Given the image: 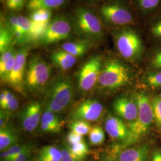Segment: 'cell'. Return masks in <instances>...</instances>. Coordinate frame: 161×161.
Returning a JSON list of instances; mask_svg holds the SVG:
<instances>
[{"label":"cell","mask_w":161,"mask_h":161,"mask_svg":"<svg viewBox=\"0 0 161 161\" xmlns=\"http://www.w3.org/2000/svg\"><path fill=\"white\" fill-rule=\"evenodd\" d=\"M74 96V87L68 77L60 76L54 80L45 88L44 101L45 109L54 113L65 109Z\"/></svg>","instance_id":"obj_1"},{"label":"cell","mask_w":161,"mask_h":161,"mask_svg":"<svg viewBox=\"0 0 161 161\" xmlns=\"http://www.w3.org/2000/svg\"><path fill=\"white\" fill-rule=\"evenodd\" d=\"M134 99L138 106V116L135 121L128 125L132 136V144L144 137L154 121L152 103L149 97L144 93L138 92L136 94Z\"/></svg>","instance_id":"obj_2"},{"label":"cell","mask_w":161,"mask_h":161,"mask_svg":"<svg viewBox=\"0 0 161 161\" xmlns=\"http://www.w3.org/2000/svg\"><path fill=\"white\" fill-rule=\"evenodd\" d=\"M131 80V74L127 67L117 60L109 61L101 70L98 79L99 86L115 89L127 84Z\"/></svg>","instance_id":"obj_3"},{"label":"cell","mask_w":161,"mask_h":161,"mask_svg":"<svg viewBox=\"0 0 161 161\" xmlns=\"http://www.w3.org/2000/svg\"><path fill=\"white\" fill-rule=\"evenodd\" d=\"M52 74L50 66L41 58L35 57L29 62L25 78V88L29 92H38L48 85Z\"/></svg>","instance_id":"obj_4"},{"label":"cell","mask_w":161,"mask_h":161,"mask_svg":"<svg viewBox=\"0 0 161 161\" xmlns=\"http://www.w3.org/2000/svg\"><path fill=\"white\" fill-rule=\"evenodd\" d=\"M75 26L78 32L87 38L96 39L103 35L102 23L93 12L79 8L75 12Z\"/></svg>","instance_id":"obj_5"},{"label":"cell","mask_w":161,"mask_h":161,"mask_svg":"<svg viewBox=\"0 0 161 161\" xmlns=\"http://www.w3.org/2000/svg\"><path fill=\"white\" fill-rule=\"evenodd\" d=\"M116 45L121 56L129 60L138 58L143 49L139 36L132 31H122L118 35Z\"/></svg>","instance_id":"obj_6"},{"label":"cell","mask_w":161,"mask_h":161,"mask_svg":"<svg viewBox=\"0 0 161 161\" xmlns=\"http://www.w3.org/2000/svg\"><path fill=\"white\" fill-rule=\"evenodd\" d=\"M104 127L110 138L117 143L116 147L126 148L132 144L128 126L118 116L109 115L106 119Z\"/></svg>","instance_id":"obj_7"},{"label":"cell","mask_w":161,"mask_h":161,"mask_svg":"<svg viewBox=\"0 0 161 161\" xmlns=\"http://www.w3.org/2000/svg\"><path fill=\"white\" fill-rule=\"evenodd\" d=\"M102 58L99 56L91 58L79 71L78 76V88L83 92L91 90L97 83L101 72Z\"/></svg>","instance_id":"obj_8"},{"label":"cell","mask_w":161,"mask_h":161,"mask_svg":"<svg viewBox=\"0 0 161 161\" xmlns=\"http://www.w3.org/2000/svg\"><path fill=\"white\" fill-rule=\"evenodd\" d=\"M104 112L103 105L95 99H87L81 102L70 115L71 121L94 122L101 119Z\"/></svg>","instance_id":"obj_9"},{"label":"cell","mask_w":161,"mask_h":161,"mask_svg":"<svg viewBox=\"0 0 161 161\" xmlns=\"http://www.w3.org/2000/svg\"><path fill=\"white\" fill-rule=\"evenodd\" d=\"M29 52L26 48L17 51L16 61L11 72L4 82L17 92L23 94L25 90V72Z\"/></svg>","instance_id":"obj_10"},{"label":"cell","mask_w":161,"mask_h":161,"mask_svg":"<svg viewBox=\"0 0 161 161\" xmlns=\"http://www.w3.org/2000/svg\"><path fill=\"white\" fill-rule=\"evenodd\" d=\"M71 32L69 22L64 19L58 17L50 21L40 41L43 44H50L66 39Z\"/></svg>","instance_id":"obj_11"},{"label":"cell","mask_w":161,"mask_h":161,"mask_svg":"<svg viewBox=\"0 0 161 161\" xmlns=\"http://www.w3.org/2000/svg\"><path fill=\"white\" fill-rule=\"evenodd\" d=\"M110 153L117 161H149L150 148L147 144L126 148L115 147Z\"/></svg>","instance_id":"obj_12"},{"label":"cell","mask_w":161,"mask_h":161,"mask_svg":"<svg viewBox=\"0 0 161 161\" xmlns=\"http://www.w3.org/2000/svg\"><path fill=\"white\" fill-rule=\"evenodd\" d=\"M113 109L115 115L128 123L134 122L138 116V106L135 99L126 96L116 98L113 103Z\"/></svg>","instance_id":"obj_13"},{"label":"cell","mask_w":161,"mask_h":161,"mask_svg":"<svg viewBox=\"0 0 161 161\" xmlns=\"http://www.w3.org/2000/svg\"><path fill=\"white\" fill-rule=\"evenodd\" d=\"M42 104L40 102L28 104L20 114V123L23 130L27 132L34 131L38 125L42 114Z\"/></svg>","instance_id":"obj_14"},{"label":"cell","mask_w":161,"mask_h":161,"mask_svg":"<svg viewBox=\"0 0 161 161\" xmlns=\"http://www.w3.org/2000/svg\"><path fill=\"white\" fill-rule=\"evenodd\" d=\"M101 14L104 19L110 23L124 25L131 23L133 17L128 10L118 4H109L102 7Z\"/></svg>","instance_id":"obj_15"},{"label":"cell","mask_w":161,"mask_h":161,"mask_svg":"<svg viewBox=\"0 0 161 161\" xmlns=\"http://www.w3.org/2000/svg\"><path fill=\"white\" fill-rule=\"evenodd\" d=\"M56 113L45 109L41 118V130L42 132L57 133L62 130V124Z\"/></svg>","instance_id":"obj_16"},{"label":"cell","mask_w":161,"mask_h":161,"mask_svg":"<svg viewBox=\"0 0 161 161\" xmlns=\"http://www.w3.org/2000/svg\"><path fill=\"white\" fill-rule=\"evenodd\" d=\"M53 63L64 70L71 68L76 62V58L68 53L61 50L54 51L51 56Z\"/></svg>","instance_id":"obj_17"},{"label":"cell","mask_w":161,"mask_h":161,"mask_svg":"<svg viewBox=\"0 0 161 161\" xmlns=\"http://www.w3.org/2000/svg\"><path fill=\"white\" fill-rule=\"evenodd\" d=\"M17 133L10 127L5 126L0 129V150L7 149L17 142Z\"/></svg>","instance_id":"obj_18"},{"label":"cell","mask_w":161,"mask_h":161,"mask_svg":"<svg viewBox=\"0 0 161 161\" xmlns=\"http://www.w3.org/2000/svg\"><path fill=\"white\" fill-rule=\"evenodd\" d=\"M65 1L66 0H29L27 7L33 12L40 9L50 10L61 7Z\"/></svg>","instance_id":"obj_19"},{"label":"cell","mask_w":161,"mask_h":161,"mask_svg":"<svg viewBox=\"0 0 161 161\" xmlns=\"http://www.w3.org/2000/svg\"><path fill=\"white\" fill-rule=\"evenodd\" d=\"M88 45L84 42H69L62 46V49L75 57H80L86 53Z\"/></svg>","instance_id":"obj_20"},{"label":"cell","mask_w":161,"mask_h":161,"mask_svg":"<svg viewBox=\"0 0 161 161\" xmlns=\"http://www.w3.org/2000/svg\"><path fill=\"white\" fill-rule=\"evenodd\" d=\"M13 34L8 26L2 23L0 29V53L1 54L6 52L12 46Z\"/></svg>","instance_id":"obj_21"},{"label":"cell","mask_w":161,"mask_h":161,"mask_svg":"<svg viewBox=\"0 0 161 161\" xmlns=\"http://www.w3.org/2000/svg\"><path fill=\"white\" fill-rule=\"evenodd\" d=\"M105 138V133L102 127L98 125L92 127L88 133L89 142L91 145H100L104 142Z\"/></svg>","instance_id":"obj_22"},{"label":"cell","mask_w":161,"mask_h":161,"mask_svg":"<svg viewBox=\"0 0 161 161\" xmlns=\"http://www.w3.org/2000/svg\"><path fill=\"white\" fill-rule=\"evenodd\" d=\"M151 103L156 125L158 130L161 131V94L153 98Z\"/></svg>","instance_id":"obj_23"},{"label":"cell","mask_w":161,"mask_h":161,"mask_svg":"<svg viewBox=\"0 0 161 161\" xmlns=\"http://www.w3.org/2000/svg\"><path fill=\"white\" fill-rule=\"evenodd\" d=\"M52 17V12L49 10L40 9L34 11L31 16V20L38 23H49Z\"/></svg>","instance_id":"obj_24"},{"label":"cell","mask_w":161,"mask_h":161,"mask_svg":"<svg viewBox=\"0 0 161 161\" xmlns=\"http://www.w3.org/2000/svg\"><path fill=\"white\" fill-rule=\"evenodd\" d=\"M69 128L70 131H74L84 136L89 133L92 127L88 122L75 121L72 122L69 124Z\"/></svg>","instance_id":"obj_25"},{"label":"cell","mask_w":161,"mask_h":161,"mask_svg":"<svg viewBox=\"0 0 161 161\" xmlns=\"http://www.w3.org/2000/svg\"><path fill=\"white\" fill-rule=\"evenodd\" d=\"M68 146L70 151L74 155L82 160H84L86 158V156L89 154V149L84 140L79 143Z\"/></svg>","instance_id":"obj_26"},{"label":"cell","mask_w":161,"mask_h":161,"mask_svg":"<svg viewBox=\"0 0 161 161\" xmlns=\"http://www.w3.org/2000/svg\"><path fill=\"white\" fill-rule=\"evenodd\" d=\"M39 155L59 161H60L62 157L61 149L54 146H44L40 150Z\"/></svg>","instance_id":"obj_27"},{"label":"cell","mask_w":161,"mask_h":161,"mask_svg":"<svg viewBox=\"0 0 161 161\" xmlns=\"http://www.w3.org/2000/svg\"><path fill=\"white\" fill-rule=\"evenodd\" d=\"M6 100L1 108V109L6 110L10 112L16 110L19 107V101L13 94L6 90Z\"/></svg>","instance_id":"obj_28"},{"label":"cell","mask_w":161,"mask_h":161,"mask_svg":"<svg viewBox=\"0 0 161 161\" xmlns=\"http://www.w3.org/2000/svg\"><path fill=\"white\" fill-rule=\"evenodd\" d=\"M17 53V52H16ZM16 53L10 58L6 63L0 64V76L1 80L3 82H5L6 79L11 72L12 69L15 64Z\"/></svg>","instance_id":"obj_29"},{"label":"cell","mask_w":161,"mask_h":161,"mask_svg":"<svg viewBox=\"0 0 161 161\" xmlns=\"http://www.w3.org/2000/svg\"><path fill=\"white\" fill-rule=\"evenodd\" d=\"M17 19L20 27L26 38L27 42H29V37L32 30V22L31 19L22 16H17Z\"/></svg>","instance_id":"obj_30"},{"label":"cell","mask_w":161,"mask_h":161,"mask_svg":"<svg viewBox=\"0 0 161 161\" xmlns=\"http://www.w3.org/2000/svg\"><path fill=\"white\" fill-rule=\"evenodd\" d=\"M147 85L153 88L161 87V71L158 72H150L146 78Z\"/></svg>","instance_id":"obj_31"},{"label":"cell","mask_w":161,"mask_h":161,"mask_svg":"<svg viewBox=\"0 0 161 161\" xmlns=\"http://www.w3.org/2000/svg\"><path fill=\"white\" fill-rule=\"evenodd\" d=\"M62 157L60 161H84L74 155L69 150L68 146L64 145L61 147Z\"/></svg>","instance_id":"obj_32"},{"label":"cell","mask_w":161,"mask_h":161,"mask_svg":"<svg viewBox=\"0 0 161 161\" xmlns=\"http://www.w3.org/2000/svg\"><path fill=\"white\" fill-rule=\"evenodd\" d=\"M28 146H29L28 145H22V146L13 145L10 147H9L8 149H6L8 156L7 160L6 161H8L12 158H13L14 156L17 155L18 154H20L25 150L28 147Z\"/></svg>","instance_id":"obj_33"},{"label":"cell","mask_w":161,"mask_h":161,"mask_svg":"<svg viewBox=\"0 0 161 161\" xmlns=\"http://www.w3.org/2000/svg\"><path fill=\"white\" fill-rule=\"evenodd\" d=\"M84 140L83 136L80 135L76 132L70 131L68 134L67 141L69 146H72L81 142Z\"/></svg>","instance_id":"obj_34"},{"label":"cell","mask_w":161,"mask_h":161,"mask_svg":"<svg viewBox=\"0 0 161 161\" xmlns=\"http://www.w3.org/2000/svg\"><path fill=\"white\" fill-rule=\"evenodd\" d=\"M25 0H7V8L12 11H17L22 9L25 4Z\"/></svg>","instance_id":"obj_35"},{"label":"cell","mask_w":161,"mask_h":161,"mask_svg":"<svg viewBox=\"0 0 161 161\" xmlns=\"http://www.w3.org/2000/svg\"><path fill=\"white\" fill-rule=\"evenodd\" d=\"M7 26L11 30L13 34L17 31H22L20 27L17 17L15 16H11L8 18Z\"/></svg>","instance_id":"obj_36"},{"label":"cell","mask_w":161,"mask_h":161,"mask_svg":"<svg viewBox=\"0 0 161 161\" xmlns=\"http://www.w3.org/2000/svg\"><path fill=\"white\" fill-rule=\"evenodd\" d=\"M140 6L143 9L149 10L158 5L159 0H138Z\"/></svg>","instance_id":"obj_37"},{"label":"cell","mask_w":161,"mask_h":161,"mask_svg":"<svg viewBox=\"0 0 161 161\" xmlns=\"http://www.w3.org/2000/svg\"><path fill=\"white\" fill-rule=\"evenodd\" d=\"M16 52H17L15 51L14 47L12 46L10 47L7 50H6V52L1 54L0 64L6 63L7 61H8L10 58H12L16 53Z\"/></svg>","instance_id":"obj_38"},{"label":"cell","mask_w":161,"mask_h":161,"mask_svg":"<svg viewBox=\"0 0 161 161\" xmlns=\"http://www.w3.org/2000/svg\"><path fill=\"white\" fill-rule=\"evenodd\" d=\"M11 112L6 110H1L0 113V127H5L6 126V123L9 119Z\"/></svg>","instance_id":"obj_39"},{"label":"cell","mask_w":161,"mask_h":161,"mask_svg":"<svg viewBox=\"0 0 161 161\" xmlns=\"http://www.w3.org/2000/svg\"><path fill=\"white\" fill-rule=\"evenodd\" d=\"M30 154H31V147L28 146V147L26 149H25L24 151H23L22 153L14 156L13 158H12L8 161H10L13 159H17L19 161H26L28 159Z\"/></svg>","instance_id":"obj_40"},{"label":"cell","mask_w":161,"mask_h":161,"mask_svg":"<svg viewBox=\"0 0 161 161\" xmlns=\"http://www.w3.org/2000/svg\"><path fill=\"white\" fill-rule=\"evenodd\" d=\"M152 32L156 36L161 38V22L156 24L152 28Z\"/></svg>","instance_id":"obj_41"},{"label":"cell","mask_w":161,"mask_h":161,"mask_svg":"<svg viewBox=\"0 0 161 161\" xmlns=\"http://www.w3.org/2000/svg\"><path fill=\"white\" fill-rule=\"evenodd\" d=\"M151 161H161V149H155L152 154Z\"/></svg>","instance_id":"obj_42"},{"label":"cell","mask_w":161,"mask_h":161,"mask_svg":"<svg viewBox=\"0 0 161 161\" xmlns=\"http://www.w3.org/2000/svg\"><path fill=\"white\" fill-rule=\"evenodd\" d=\"M98 161H117L110 153H104L100 156Z\"/></svg>","instance_id":"obj_43"},{"label":"cell","mask_w":161,"mask_h":161,"mask_svg":"<svg viewBox=\"0 0 161 161\" xmlns=\"http://www.w3.org/2000/svg\"><path fill=\"white\" fill-rule=\"evenodd\" d=\"M6 90H3L0 94V106H1L4 103L6 100Z\"/></svg>","instance_id":"obj_44"},{"label":"cell","mask_w":161,"mask_h":161,"mask_svg":"<svg viewBox=\"0 0 161 161\" xmlns=\"http://www.w3.org/2000/svg\"><path fill=\"white\" fill-rule=\"evenodd\" d=\"M38 161H57V160H55V159H52L50 158H48V157H47V156H44L42 155H38Z\"/></svg>","instance_id":"obj_45"},{"label":"cell","mask_w":161,"mask_h":161,"mask_svg":"<svg viewBox=\"0 0 161 161\" xmlns=\"http://www.w3.org/2000/svg\"><path fill=\"white\" fill-rule=\"evenodd\" d=\"M152 65L154 68L161 70V61H152Z\"/></svg>","instance_id":"obj_46"},{"label":"cell","mask_w":161,"mask_h":161,"mask_svg":"<svg viewBox=\"0 0 161 161\" xmlns=\"http://www.w3.org/2000/svg\"><path fill=\"white\" fill-rule=\"evenodd\" d=\"M152 61H161V51L156 54Z\"/></svg>","instance_id":"obj_47"},{"label":"cell","mask_w":161,"mask_h":161,"mask_svg":"<svg viewBox=\"0 0 161 161\" xmlns=\"http://www.w3.org/2000/svg\"><path fill=\"white\" fill-rule=\"evenodd\" d=\"M19 161L18 159H12V160H10V161Z\"/></svg>","instance_id":"obj_48"},{"label":"cell","mask_w":161,"mask_h":161,"mask_svg":"<svg viewBox=\"0 0 161 161\" xmlns=\"http://www.w3.org/2000/svg\"><path fill=\"white\" fill-rule=\"evenodd\" d=\"M4 1V0H1V1Z\"/></svg>","instance_id":"obj_49"},{"label":"cell","mask_w":161,"mask_h":161,"mask_svg":"<svg viewBox=\"0 0 161 161\" xmlns=\"http://www.w3.org/2000/svg\"><path fill=\"white\" fill-rule=\"evenodd\" d=\"M37 161V160H36V161Z\"/></svg>","instance_id":"obj_50"}]
</instances>
